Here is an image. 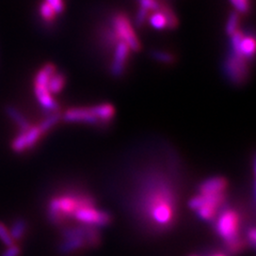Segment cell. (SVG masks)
<instances>
[{
  "instance_id": "30",
  "label": "cell",
  "mask_w": 256,
  "mask_h": 256,
  "mask_svg": "<svg viewBox=\"0 0 256 256\" xmlns=\"http://www.w3.org/2000/svg\"><path fill=\"white\" fill-rule=\"evenodd\" d=\"M212 256H226V255L222 254V253H216V254H212Z\"/></svg>"
},
{
  "instance_id": "7",
  "label": "cell",
  "mask_w": 256,
  "mask_h": 256,
  "mask_svg": "<svg viewBox=\"0 0 256 256\" xmlns=\"http://www.w3.org/2000/svg\"><path fill=\"white\" fill-rule=\"evenodd\" d=\"M248 72H249L248 59L242 54L230 50V56L224 63V73L230 82L236 84L244 82L248 76Z\"/></svg>"
},
{
  "instance_id": "23",
  "label": "cell",
  "mask_w": 256,
  "mask_h": 256,
  "mask_svg": "<svg viewBox=\"0 0 256 256\" xmlns=\"http://www.w3.org/2000/svg\"><path fill=\"white\" fill-rule=\"evenodd\" d=\"M12 150L15 153H22L27 150L26 148V139H25V132H20V134L16 136L15 139L12 141Z\"/></svg>"
},
{
  "instance_id": "29",
  "label": "cell",
  "mask_w": 256,
  "mask_h": 256,
  "mask_svg": "<svg viewBox=\"0 0 256 256\" xmlns=\"http://www.w3.org/2000/svg\"><path fill=\"white\" fill-rule=\"evenodd\" d=\"M255 242H256V230L254 228H251L249 230H248V244H250L251 248H254Z\"/></svg>"
},
{
  "instance_id": "4",
  "label": "cell",
  "mask_w": 256,
  "mask_h": 256,
  "mask_svg": "<svg viewBox=\"0 0 256 256\" xmlns=\"http://www.w3.org/2000/svg\"><path fill=\"white\" fill-rule=\"evenodd\" d=\"M111 34L116 42H124L130 48L132 52H139L141 50L140 40L126 14L122 12L114 14L111 18Z\"/></svg>"
},
{
  "instance_id": "19",
  "label": "cell",
  "mask_w": 256,
  "mask_h": 256,
  "mask_svg": "<svg viewBox=\"0 0 256 256\" xmlns=\"http://www.w3.org/2000/svg\"><path fill=\"white\" fill-rule=\"evenodd\" d=\"M25 132V139H26V148L27 150H30L34 148L36 144L38 142V140L42 138L44 134L42 130H40L38 125V126H31L29 130H27Z\"/></svg>"
},
{
  "instance_id": "24",
  "label": "cell",
  "mask_w": 256,
  "mask_h": 256,
  "mask_svg": "<svg viewBox=\"0 0 256 256\" xmlns=\"http://www.w3.org/2000/svg\"><path fill=\"white\" fill-rule=\"evenodd\" d=\"M230 2L239 14L248 13L250 10V0H230Z\"/></svg>"
},
{
  "instance_id": "3",
  "label": "cell",
  "mask_w": 256,
  "mask_h": 256,
  "mask_svg": "<svg viewBox=\"0 0 256 256\" xmlns=\"http://www.w3.org/2000/svg\"><path fill=\"white\" fill-rule=\"evenodd\" d=\"M214 228L224 242V246H226L228 253L235 255L244 249L246 244L239 235L240 217L236 210H222L216 220Z\"/></svg>"
},
{
  "instance_id": "17",
  "label": "cell",
  "mask_w": 256,
  "mask_h": 256,
  "mask_svg": "<svg viewBox=\"0 0 256 256\" xmlns=\"http://www.w3.org/2000/svg\"><path fill=\"white\" fill-rule=\"evenodd\" d=\"M10 235L12 239L15 242H20V240L22 239V237L25 236L26 232H27V222L26 220H24L22 218L16 219L13 223L11 228H9Z\"/></svg>"
},
{
  "instance_id": "12",
  "label": "cell",
  "mask_w": 256,
  "mask_h": 256,
  "mask_svg": "<svg viewBox=\"0 0 256 256\" xmlns=\"http://www.w3.org/2000/svg\"><path fill=\"white\" fill-rule=\"evenodd\" d=\"M86 248H90L89 240L86 237H73L62 239V242L59 246V251L62 254H72L86 249Z\"/></svg>"
},
{
  "instance_id": "16",
  "label": "cell",
  "mask_w": 256,
  "mask_h": 256,
  "mask_svg": "<svg viewBox=\"0 0 256 256\" xmlns=\"http://www.w3.org/2000/svg\"><path fill=\"white\" fill-rule=\"evenodd\" d=\"M239 52L248 60L252 59L255 54V38L253 36H244L239 44Z\"/></svg>"
},
{
  "instance_id": "22",
  "label": "cell",
  "mask_w": 256,
  "mask_h": 256,
  "mask_svg": "<svg viewBox=\"0 0 256 256\" xmlns=\"http://www.w3.org/2000/svg\"><path fill=\"white\" fill-rule=\"evenodd\" d=\"M152 57L154 60L162 64H172L175 61L174 54L166 50H153L152 52Z\"/></svg>"
},
{
  "instance_id": "1",
  "label": "cell",
  "mask_w": 256,
  "mask_h": 256,
  "mask_svg": "<svg viewBox=\"0 0 256 256\" xmlns=\"http://www.w3.org/2000/svg\"><path fill=\"white\" fill-rule=\"evenodd\" d=\"M140 218L155 230H168L178 218V196L164 176H150L144 184L138 201Z\"/></svg>"
},
{
  "instance_id": "10",
  "label": "cell",
  "mask_w": 256,
  "mask_h": 256,
  "mask_svg": "<svg viewBox=\"0 0 256 256\" xmlns=\"http://www.w3.org/2000/svg\"><path fill=\"white\" fill-rule=\"evenodd\" d=\"M132 50L124 42H118L114 45L110 64V73L114 77H121L126 70L128 59H130Z\"/></svg>"
},
{
  "instance_id": "20",
  "label": "cell",
  "mask_w": 256,
  "mask_h": 256,
  "mask_svg": "<svg viewBox=\"0 0 256 256\" xmlns=\"http://www.w3.org/2000/svg\"><path fill=\"white\" fill-rule=\"evenodd\" d=\"M239 24H240V14L236 11H233L226 20V32L228 36L234 34L236 31L239 30Z\"/></svg>"
},
{
  "instance_id": "5",
  "label": "cell",
  "mask_w": 256,
  "mask_h": 256,
  "mask_svg": "<svg viewBox=\"0 0 256 256\" xmlns=\"http://www.w3.org/2000/svg\"><path fill=\"white\" fill-rule=\"evenodd\" d=\"M57 70L54 64L52 63H46L43 68L40 70L34 79V93L36 96V100L40 105L42 106L48 112H54L58 111V104L56 102L52 95L50 93L47 89V82L50 77Z\"/></svg>"
},
{
  "instance_id": "27",
  "label": "cell",
  "mask_w": 256,
  "mask_h": 256,
  "mask_svg": "<svg viewBox=\"0 0 256 256\" xmlns=\"http://www.w3.org/2000/svg\"><path fill=\"white\" fill-rule=\"evenodd\" d=\"M45 2L50 4L52 9L57 12V14H61L66 10V4L64 0H45Z\"/></svg>"
},
{
  "instance_id": "13",
  "label": "cell",
  "mask_w": 256,
  "mask_h": 256,
  "mask_svg": "<svg viewBox=\"0 0 256 256\" xmlns=\"http://www.w3.org/2000/svg\"><path fill=\"white\" fill-rule=\"evenodd\" d=\"M95 112V116H98L100 125H107L111 123L112 120L116 116V108L112 104L109 102H102L98 105L92 106Z\"/></svg>"
},
{
  "instance_id": "9",
  "label": "cell",
  "mask_w": 256,
  "mask_h": 256,
  "mask_svg": "<svg viewBox=\"0 0 256 256\" xmlns=\"http://www.w3.org/2000/svg\"><path fill=\"white\" fill-rule=\"evenodd\" d=\"M61 120L66 123H78L88 125H100L93 107H74L61 114Z\"/></svg>"
},
{
  "instance_id": "8",
  "label": "cell",
  "mask_w": 256,
  "mask_h": 256,
  "mask_svg": "<svg viewBox=\"0 0 256 256\" xmlns=\"http://www.w3.org/2000/svg\"><path fill=\"white\" fill-rule=\"evenodd\" d=\"M148 25L156 30L174 29L178 25V18L174 11L166 4L162 2L159 9L148 18Z\"/></svg>"
},
{
  "instance_id": "26",
  "label": "cell",
  "mask_w": 256,
  "mask_h": 256,
  "mask_svg": "<svg viewBox=\"0 0 256 256\" xmlns=\"http://www.w3.org/2000/svg\"><path fill=\"white\" fill-rule=\"evenodd\" d=\"M138 2L140 8L148 12L157 11L160 6H162V2H160L159 0H138Z\"/></svg>"
},
{
  "instance_id": "21",
  "label": "cell",
  "mask_w": 256,
  "mask_h": 256,
  "mask_svg": "<svg viewBox=\"0 0 256 256\" xmlns=\"http://www.w3.org/2000/svg\"><path fill=\"white\" fill-rule=\"evenodd\" d=\"M40 15H41V18H43L44 22L50 24L56 20V16H57V12H56L48 4L47 2H43L40 4Z\"/></svg>"
},
{
  "instance_id": "6",
  "label": "cell",
  "mask_w": 256,
  "mask_h": 256,
  "mask_svg": "<svg viewBox=\"0 0 256 256\" xmlns=\"http://www.w3.org/2000/svg\"><path fill=\"white\" fill-rule=\"evenodd\" d=\"M226 202V194L218 196H203L198 194L190 198L188 203L190 210H194L198 217L203 220L210 222L214 219L217 212Z\"/></svg>"
},
{
  "instance_id": "18",
  "label": "cell",
  "mask_w": 256,
  "mask_h": 256,
  "mask_svg": "<svg viewBox=\"0 0 256 256\" xmlns=\"http://www.w3.org/2000/svg\"><path fill=\"white\" fill-rule=\"evenodd\" d=\"M60 121H61L60 112H58V111L50 112V114L46 118H44L43 121L38 124V127H40V130H42V132L45 134L46 132L52 130L54 126H57Z\"/></svg>"
},
{
  "instance_id": "28",
  "label": "cell",
  "mask_w": 256,
  "mask_h": 256,
  "mask_svg": "<svg viewBox=\"0 0 256 256\" xmlns=\"http://www.w3.org/2000/svg\"><path fill=\"white\" fill-rule=\"evenodd\" d=\"M20 248L18 244H12L10 246H6V249L2 252V256H20Z\"/></svg>"
},
{
  "instance_id": "11",
  "label": "cell",
  "mask_w": 256,
  "mask_h": 256,
  "mask_svg": "<svg viewBox=\"0 0 256 256\" xmlns=\"http://www.w3.org/2000/svg\"><path fill=\"white\" fill-rule=\"evenodd\" d=\"M228 182L222 176H214V178L205 180L198 187L200 194L203 196H218L224 194L228 189Z\"/></svg>"
},
{
  "instance_id": "14",
  "label": "cell",
  "mask_w": 256,
  "mask_h": 256,
  "mask_svg": "<svg viewBox=\"0 0 256 256\" xmlns=\"http://www.w3.org/2000/svg\"><path fill=\"white\" fill-rule=\"evenodd\" d=\"M66 84V76L61 72L56 70L47 82V89L52 95L59 94Z\"/></svg>"
},
{
  "instance_id": "15",
  "label": "cell",
  "mask_w": 256,
  "mask_h": 256,
  "mask_svg": "<svg viewBox=\"0 0 256 256\" xmlns=\"http://www.w3.org/2000/svg\"><path fill=\"white\" fill-rule=\"evenodd\" d=\"M6 114L12 118V121L18 126L20 132H26L31 127V124L16 108H14L12 106H6Z\"/></svg>"
},
{
  "instance_id": "25",
  "label": "cell",
  "mask_w": 256,
  "mask_h": 256,
  "mask_svg": "<svg viewBox=\"0 0 256 256\" xmlns=\"http://www.w3.org/2000/svg\"><path fill=\"white\" fill-rule=\"evenodd\" d=\"M0 242H2L6 246H10L14 244V240L12 239L10 232L2 222H0Z\"/></svg>"
},
{
  "instance_id": "2",
  "label": "cell",
  "mask_w": 256,
  "mask_h": 256,
  "mask_svg": "<svg viewBox=\"0 0 256 256\" xmlns=\"http://www.w3.org/2000/svg\"><path fill=\"white\" fill-rule=\"evenodd\" d=\"M95 204L94 198L82 194H63L54 196L47 206V217L50 223L60 226L68 220H73L75 212L80 207Z\"/></svg>"
}]
</instances>
